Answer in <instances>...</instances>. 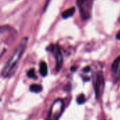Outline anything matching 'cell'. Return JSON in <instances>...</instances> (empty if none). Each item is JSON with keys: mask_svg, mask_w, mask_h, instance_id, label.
<instances>
[{"mask_svg": "<svg viewBox=\"0 0 120 120\" xmlns=\"http://www.w3.org/2000/svg\"><path fill=\"white\" fill-rule=\"evenodd\" d=\"M76 69H77V68H76V67H75V68L72 67V68H71V70H72V71H75V70H76Z\"/></svg>", "mask_w": 120, "mask_h": 120, "instance_id": "obj_14", "label": "cell"}, {"mask_svg": "<svg viewBox=\"0 0 120 120\" xmlns=\"http://www.w3.org/2000/svg\"><path fill=\"white\" fill-rule=\"evenodd\" d=\"M77 2L79 7L81 18L84 21L88 20L91 15L94 0H77Z\"/></svg>", "mask_w": 120, "mask_h": 120, "instance_id": "obj_3", "label": "cell"}, {"mask_svg": "<svg viewBox=\"0 0 120 120\" xmlns=\"http://www.w3.org/2000/svg\"><path fill=\"white\" fill-rule=\"evenodd\" d=\"M64 110V102L62 99H56L51 105L48 114V120H58Z\"/></svg>", "mask_w": 120, "mask_h": 120, "instance_id": "obj_2", "label": "cell"}, {"mask_svg": "<svg viewBox=\"0 0 120 120\" xmlns=\"http://www.w3.org/2000/svg\"><path fill=\"white\" fill-rule=\"evenodd\" d=\"M116 39H118V40H120V31H119L116 35Z\"/></svg>", "mask_w": 120, "mask_h": 120, "instance_id": "obj_13", "label": "cell"}, {"mask_svg": "<svg viewBox=\"0 0 120 120\" xmlns=\"http://www.w3.org/2000/svg\"><path fill=\"white\" fill-rule=\"evenodd\" d=\"M85 96L84 95V94H80L79 96H78V97H77V103H78V104H80V105H82V104H83L84 102H85Z\"/></svg>", "mask_w": 120, "mask_h": 120, "instance_id": "obj_10", "label": "cell"}, {"mask_svg": "<svg viewBox=\"0 0 120 120\" xmlns=\"http://www.w3.org/2000/svg\"><path fill=\"white\" fill-rule=\"evenodd\" d=\"M90 70H90V67H89V66H87V67H86V68H84L83 69V71H84V72H89Z\"/></svg>", "mask_w": 120, "mask_h": 120, "instance_id": "obj_12", "label": "cell"}, {"mask_svg": "<svg viewBox=\"0 0 120 120\" xmlns=\"http://www.w3.org/2000/svg\"><path fill=\"white\" fill-rule=\"evenodd\" d=\"M27 77H30V78H32V79L36 78V75H35V70H34V68L30 69V70L27 72Z\"/></svg>", "mask_w": 120, "mask_h": 120, "instance_id": "obj_11", "label": "cell"}, {"mask_svg": "<svg viewBox=\"0 0 120 120\" xmlns=\"http://www.w3.org/2000/svg\"><path fill=\"white\" fill-rule=\"evenodd\" d=\"M39 72L42 77H46L48 74V67L45 62H41L39 67Z\"/></svg>", "mask_w": 120, "mask_h": 120, "instance_id": "obj_8", "label": "cell"}, {"mask_svg": "<svg viewBox=\"0 0 120 120\" xmlns=\"http://www.w3.org/2000/svg\"><path fill=\"white\" fill-rule=\"evenodd\" d=\"M75 8L71 7L62 13V17L64 19H67V18L72 17L75 14Z\"/></svg>", "mask_w": 120, "mask_h": 120, "instance_id": "obj_7", "label": "cell"}, {"mask_svg": "<svg viewBox=\"0 0 120 120\" xmlns=\"http://www.w3.org/2000/svg\"><path fill=\"white\" fill-rule=\"evenodd\" d=\"M43 88L41 86V85L40 84H32L30 87V91L33 92V93H36V94H38V93H40L41 91H42Z\"/></svg>", "mask_w": 120, "mask_h": 120, "instance_id": "obj_9", "label": "cell"}, {"mask_svg": "<svg viewBox=\"0 0 120 120\" xmlns=\"http://www.w3.org/2000/svg\"><path fill=\"white\" fill-rule=\"evenodd\" d=\"M52 53L54 55L55 59H56V70L58 72L60 68H62L63 65V54L60 50V46L56 44L55 46L51 45V49Z\"/></svg>", "mask_w": 120, "mask_h": 120, "instance_id": "obj_5", "label": "cell"}, {"mask_svg": "<svg viewBox=\"0 0 120 120\" xmlns=\"http://www.w3.org/2000/svg\"><path fill=\"white\" fill-rule=\"evenodd\" d=\"M105 89V79L102 72L96 73L94 78V91L97 99H99L103 93Z\"/></svg>", "mask_w": 120, "mask_h": 120, "instance_id": "obj_4", "label": "cell"}, {"mask_svg": "<svg viewBox=\"0 0 120 120\" xmlns=\"http://www.w3.org/2000/svg\"><path fill=\"white\" fill-rule=\"evenodd\" d=\"M112 72L115 77L119 78L120 77V56L117 57L112 64Z\"/></svg>", "mask_w": 120, "mask_h": 120, "instance_id": "obj_6", "label": "cell"}, {"mask_svg": "<svg viewBox=\"0 0 120 120\" xmlns=\"http://www.w3.org/2000/svg\"><path fill=\"white\" fill-rule=\"evenodd\" d=\"M27 42V38L23 39L20 42V44L18 45V46L16 48L13 53L12 54L10 59L6 63L1 72V75L4 78L9 77L13 75V73L15 71V68L18 65V63L25 51Z\"/></svg>", "mask_w": 120, "mask_h": 120, "instance_id": "obj_1", "label": "cell"}]
</instances>
